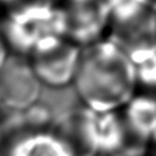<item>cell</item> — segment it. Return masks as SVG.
<instances>
[{
    "mask_svg": "<svg viewBox=\"0 0 156 156\" xmlns=\"http://www.w3.org/2000/svg\"><path fill=\"white\" fill-rule=\"evenodd\" d=\"M73 88L86 110L122 111L138 92L134 65L126 45L116 36H108L83 48Z\"/></svg>",
    "mask_w": 156,
    "mask_h": 156,
    "instance_id": "obj_1",
    "label": "cell"
},
{
    "mask_svg": "<svg viewBox=\"0 0 156 156\" xmlns=\"http://www.w3.org/2000/svg\"><path fill=\"white\" fill-rule=\"evenodd\" d=\"M0 30L12 54L32 58L69 38L65 5L59 0H23L8 8Z\"/></svg>",
    "mask_w": 156,
    "mask_h": 156,
    "instance_id": "obj_2",
    "label": "cell"
},
{
    "mask_svg": "<svg viewBox=\"0 0 156 156\" xmlns=\"http://www.w3.org/2000/svg\"><path fill=\"white\" fill-rule=\"evenodd\" d=\"M43 88L29 59L11 54L0 73V104L15 112L29 111L38 103Z\"/></svg>",
    "mask_w": 156,
    "mask_h": 156,
    "instance_id": "obj_3",
    "label": "cell"
},
{
    "mask_svg": "<svg viewBox=\"0 0 156 156\" xmlns=\"http://www.w3.org/2000/svg\"><path fill=\"white\" fill-rule=\"evenodd\" d=\"M67 18V37L82 48L108 37L112 18L105 0H62Z\"/></svg>",
    "mask_w": 156,
    "mask_h": 156,
    "instance_id": "obj_4",
    "label": "cell"
},
{
    "mask_svg": "<svg viewBox=\"0 0 156 156\" xmlns=\"http://www.w3.org/2000/svg\"><path fill=\"white\" fill-rule=\"evenodd\" d=\"M82 52V47L66 38L58 45L27 59L44 88L59 90L74 85Z\"/></svg>",
    "mask_w": 156,
    "mask_h": 156,
    "instance_id": "obj_5",
    "label": "cell"
},
{
    "mask_svg": "<svg viewBox=\"0 0 156 156\" xmlns=\"http://www.w3.org/2000/svg\"><path fill=\"white\" fill-rule=\"evenodd\" d=\"M114 27L127 29L130 33L145 22H154L155 0H105Z\"/></svg>",
    "mask_w": 156,
    "mask_h": 156,
    "instance_id": "obj_6",
    "label": "cell"
},
{
    "mask_svg": "<svg viewBox=\"0 0 156 156\" xmlns=\"http://www.w3.org/2000/svg\"><path fill=\"white\" fill-rule=\"evenodd\" d=\"M123 121L129 127L144 136L156 133V96L148 92L136 93L134 97L122 108Z\"/></svg>",
    "mask_w": 156,
    "mask_h": 156,
    "instance_id": "obj_7",
    "label": "cell"
},
{
    "mask_svg": "<svg viewBox=\"0 0 156 156\" xmlns=\"http://www.w3.org/2000/svg\"><path fill=\"white\" fill-rule=\"evenodd\" d=\"M11 49L10 47H8V43L7 40H5L4 34H3V32L0 30V73H2V70L4 69L5 63H7V60L10 59L11 56Z\"/></svg>",
    "mask_w": 156,
    "mask_h": 156,
    "instance_id": "obj_8",
    "label": "cell"
},
{
    "mask_svg": "<svg viewBox=\"0 0 156 156\" xmlns=\"http://www.w3.org/2000/svg\"><path fill=\"white\" fill-rule=\"evenodd\" d=\"M0 2L3 3V5H4V7L10 8V7H14V5L19 4V3H22L23 0H0Z\"/></svg>",
    "mask_w": 156,
    "mask_h": 156,
    "instance_id": "obj_9",
    "label": "cell"
},
{
    "mask_svg": "<svg viewBox=\"0 0 156 156\" xmlns=\"http://www.w3.org/2000/svg\"><path fill=\"white\" fill-rule=\"evenodd\" d=\"M4 5H3V3L2 2H0V23H2V21H3V16H4Z\"/></svg>",
    "mask_w": 156,
    "mask_h": 156,
    "instance_id": "obj_10",
    "label": "cell"
},
{
    "mask_svg": "<svg viewBox=\"0 0 156 156\" xmlns=\"http://www.w3.org/2000/svg\"><path fill=\"white\" fill-rule=\"evenodd\" d=\"M154 36L156 38V10H155V15H154Z\"/></svg>",
    "mask_w": 156,
    "mask_h": 156,
    "instance_id": "obj_11",
    "label": "cell"
}]
</instances>
